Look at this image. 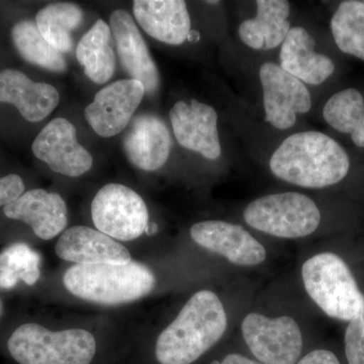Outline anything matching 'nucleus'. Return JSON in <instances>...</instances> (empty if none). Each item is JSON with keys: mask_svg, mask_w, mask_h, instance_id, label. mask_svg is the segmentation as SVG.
Returning <instances> with one entry per match:
<instances>
[{"mask_svg": "<svg viewBox=\"0 0 364 364\" xmlns=\"http://www.w3.org/2000/svg\"><path fill=\"white\" fill-rule=\"evenodd\" d=\"M273 176L306 188L338 183L350 167L346 151L331 136L309 131L289 136L273 152L269 161Z\"/></svg>", "mask_w": 364, "mask_h": 364, "instance_id": "f257e3e1", "label": "nucleus"}, {"mask_svg": "<svg viewBox=\"0 0 364 364\" xmlns=\"http://www.w3.org/2000/svg\"><path fill=\"white\" fill-rule=\"evenodd\" d=\"M227 315L217 294H193L156 342L160 364H191L210 350L227 329Z\"/></svg>", "mask_w": 364, "mask_h": 364, "instance_id": "f03ea898", "label": "nucleus"}, {"mask_svg": "<svg viewBox=\"0 0 364 364\" xmlns=\"http://www.w3.org/2000/svg\"><path fill=\"white\" fill-rule=\"evenodd\" d=\"M64 286L74 296L102 305L130 303L154 289L155 275L140 262L76 264L67 270Z\"/></svg>", "mask_w": 364, "mask_h": 364, "instance_id": "7ed1b4c3", "label": "nucleus"}, {"mask_svg": "<svg viewBox=\"0 0 364 364\" xmlns=\"http://www.w3.org/2000/svg\"><path fill=\"white\" fill-rule=\"evenodd\" d=\"M7 347L20 364H90L97 352L95 337L86 330L52 332L38 324L21 325Z\"/></svg>", "mask_w": 364, "mask_h": 364, "instance_id": "20e7f679", "label": "nucleus"}, {"mask_svg": "<svg viewBox=\"0 0 364 364\" xmlns=\"http://www.w3.org/2000/svg\"><path fill=\"white\" fill-rule=\"evenodd\" d=\"M306 293L326 315L351 321L364 306V296L346 263L334 253L313 256L301 268Z\"/></svg>", "mask_w": 364, "mask_h": 364, "instance_id": "39448f33", "label": "nucleus"}, {"mask_svg": "<svg viewBox=\"0 0 364 364\" xmlns=\"http://www.w3.org/2000/svg\"><path fill=\"white\" fill-rule=\"evenodd\" d=\"M243 215L254 229L287 239L308 236L321 222L317 205L308 196L291 191L257 198L248 205Z\"/></svg>", "mask_w": 364, "mask_h": 364, "instance_id": "423d86ee", "label": "nucleus"}, {"mask_svg": "<svg viewBox=\"0 0 364 364\" xmlns=\"http://www.w3.org/2000/svg\"><path fill=\"white\" fill-rule=\"evenodd\" d=\"M91 217L98 231L121 241L139 238L149 224L143 198L119 183L107 184L98 191L91 203Z\"/></svg>", "mask_w": 364, "mask_h": 364, "instance_id": "0eeeda50", "label": "nucleus"}, {"mask_svg": "<svg viewBox=\"0 0 364 364\" xmlns=\"http://www.w3.org/2000/svg\"><path fill=\"white\" fill-rule=\"evenodd\" d=\"M242 334L253 355L264 364H296L303 349L301 330L287 316L249 314L242 322Z\"/></svg>", "mask_w": 364, "mask_h": 364, "instance_id": "6e6552de", "label": "nucleus"}, {"mask_svg": "<svg viewBox=\"0 0 364 364\" xmlns=\"http://www.w3.org/2000/svg\"><path fill=\"white\" fill-rule=\"evenodd\" d=\"M263 90L265 121L279 130H287L296 123V114H306L312 107L306 86L277 64L267 62L259 69Z\"/></svg>", "mask_w": 364, "mask_h": 364, "instance_id": "1a4fd4ad", "label": "nucleus"}, {"mask_svg": "<svg viewBox=\"0 0 364 364\" xmlns=\"http://www.w3.org/2000/svg\"><path fill=\"white\" fill-rule=\"evenodd\" d=\"M33 155L56 173L78 177L90 171L92 156L78 142L75 127L57 117L43 128L33 142Z\"/></svg>", "mask_w": 364, "mask_h": 364, "instance_id": "9d476101", "label": "nucleus"}, {"mask_svg": "<svg viewBox=\"0 0 364 364\" xmlns=\"http://www.w3.org/2000/svg\"><path fill=\"white\" fill-rule=\"evenodd\" d=\"M145 87L135 79H122L105 86L86 107V122L98 136H117L130 123L144 95Z\"/></svg>", "mask_w": 364, "mask_h": 364, "instance_id": "9b49d317", "label": "nucleus"}, {"mask_svg": "<svg viewBox=\"0 0 364 364\" xmlns=\"http://www.w3.org/2000/svg\"><path fill=\"white\" fill-rule=\"evenodd\" d=\"M169 117L179 145L208 160L221 156L218 114L214 107L196 100L189 104L177 102L170 109Z\"/></svg>", "mask_w": 364, "mask_h": 364, "instance_id": "f8f14e48", "label": "nucleus"}, {"mask_svg": "<svg viewBox=\"0 0 364 364\" xmlns=\"http://www.w3.org/2000/svg\"><path fill=\"white\" fill-rule=\"evenodd\" d=\"M191 236L198 245L224 256L234 264L253 267L267 258L265 248L239 225L223 221L196 223L191 227Z\"/></svg>", "mask_w": 364, "mask_h": 364, "instance_id": "ddd939ff", "label": "nucleus"}, {"mask_svg": "<svg viewBox=\"0 0 364 364\" xmlns=\"http://www.w3.org/2000/svg\"><path fill=\"white\" fill-rule=\"evenodd\" d=\"M109 28L124 70L132 79L142 83L146 92H156L160 85L159 71L130 14L123 9L112 11Z\"/></svg>", "mask_w": 364, "mask_h": 364, "instance_id": "4468645a", "label": "nucleus"}, {"mask_svg": "<svg viewBox=\"0 0 364 364\" xmlns=\"http://www.w3.org/2000/svg\"><path fill=\"white\" fill-rule=\"evenodd\" d=\"M171 136L166 124L152 114H140L132 122L124 138V154L136 168L155 171L167 162Z\"/></svg>", "mask_w": 364, "mask_h": 364, "instance_id": "2eb2a0df", "label": "nucleus"}, {"mask_svg": "<svg viewBox=\"0 0 364 364\" xmlns=\"http://www.w3.org/2000/svg\"><path fill=\"white\" fill-rule=\"evenodd\" d=\"M7 218L26 223L43 240H51L67 226L65 200L56 193L33 189L4 208Z\"/></svg>", "mask_w": 364, "mask_h": 364, "instance_id": "dca6fc26", "label": "nucleus"}, {"mask_svg": "<svg viewBox=\"0 0 364 364\" xmlns=\"http://www.w3.org/2000/svg\"><path fill=\"white\" fill-rule=\"evenodd\" d=\"M57 255L76 264L131 262L128 249L111 237L90 227L75 226L66 230L56 244Z\"/></svg>", "mask_w": 364, "mask_h": 364, "instance_id": "f3484780", "label": "nucleus"}, {"mask_svg": "<svg viewBox=\"0 0 364 364\" xmlns=\"http://www.w3.org/2000/svg\"><path fill=\"white\" fill-rule=\"evenodd\" d=\"M59 102L54 86L35 82L16 69L0 71V102L14 105L26 121L39 123L56 109Z\"/></svg>", "mask_w": 364, "mask_h": 364, "instance_id": "a211bd4d", "label": "nucleus"}, {"mask_svg": "<svg viewBox=\"0 0 364 364\" xmlns=\"http://www.w3.org/2000/svg\"><path fill=\"white\" fill-rule=\"evenodd\" d=\"M134 16L150 37L165 44L178 46L188 40L191 21L182 0H136Z\"/></svg>", "mask_w": 364, "mask_h": 364, "instance_id": "6ab92c4d", "label": "nucleus"}, {"mask_svg": "<svg viewBox=\"0 0 364 364\" xmlns=\"http://www.w3.org/2000/svg\"><path fill=\"white\" fill-rule=\"evenodd\" d=\"M316 41L301 26L291 28L280 49L279 66L303 83L322 85L334 73L329 57L315 51Z\"/></svg>", "mask_w": 364, "mask_h": 364, "instance_id": "aec40b11", "label": "nucleus"}, {"mask_svg": "<svg viewBox=\"0 0 364 364\" xmlns=\"http://www.w3.org/2000/svg\"><path fill=\"white\" fill-rule=\"evenodd\" d=\"M257 14L239 26V37L249 48L260 51L282 45L291 31L287 21L291 6L287 0H258Z\"/></svg>", "mask_w": 364, "mask_h": 364, "instance_id": "412c9836", "label": "nucleus"}, {"mask_svg": "<svg viewBox=\"0 0 364 364\" xmlns=\"http://www.w3.org/2000/svg\"><path fill=\"white\" fill-rule=\"evenodd\" d=\"M111 28L102 20L95 21L83 36L76 57L85 75L97 85H105L114 75L116 57L111 46Z\"/></svg>", "mask_w": 364, "mask_h": 364, "instance_id": "4be33fe9", "label": "nucleus"}, {"mask_svg": "<svg viewBox=\"0 0 364 364\" xmlns=\"http://www.w3.org/2000/svg\"><path fill=\"white\" fill-rule=\"evenodd\" d=\"M82 21V9L70 2L48 4L36 14V25L41 35L62 54L71 52L72 33Z\"/></svg>", "mask_w": 364, "mask_h": 364, "instance_id": "5701e85b", "label": "nucleus"}, {"mask_svg": "<svg viewBox=\"0 0 364 364\" xmlns=\"http://www.w3.org/2000/svg\"><path fill=\"white\" fill-rule=\"evenodd\" d=\"M11 39L21 58L28 63L57 73L67 70L63 54L41 35L36 21H18L11 30Z\"/></svg>", "mask_w": 364, "mask_h": 364, "instance_id": "b1692460", "label": "nucleus"}, {"mask_svg": "<svg viewBox=\"0 0 364 364\" xmlns=\"http://www.w3.org/2000/svg\"><path fill=\"white\" fill-rule=\"evenodd\" d=\"M323 116L333 129L350 134L353 143L364 148V98L358 90L347 88L333 95Z\"/></svg>", "mask_w": 364, "mask_h": 364, "instance_id": "393cba45", "label": "nucleus"}, {"mask_svg": "<svg viewBox=\"0 0 364 364\" xmlns=\"http://www.w3.org/2000/svg\"><path fill=\"white\" fill-rule=\"evenodd\" d=\"M331 31L342 52L364 61V1L341 2L332 16Z\"/></svg>", "mask_w": 364, "mask_h": 364, "instance_id": "a878e982", "label": "nucleus"}, {"mask_svg": "<svg viewBox=\"0 0 364 364\" xmlns=\"http://www.w3.org/2000/svg\"><path fill=\"white\" fill-rule=\"evenodd\" d=\"M39 254L26 244L16 243L0 253V272L14 273L28 286L40 279Z\"/></svg>", "mask_w": 364, "mask_h": 364, "instance_id": "bb28decb", "label": "nucleus"}, {"mask_svg": "<svg viewBox=\"0 0 364 364\" xmlns=\"http://www.w3.org/2000/svg\"><path fill=\"white\" fill-rule=\"evenodd\" d=\"M345 353L348 364H364V306L349 321L345 332Z\"/></svg>", "mask_w": 364, "mask_h": 364, "instance_id": "cd10ccee", "label": "nucleus"}, {"mask_svg": "<svg viewBox=\"0 0 364 364\" xmlns=\"http://www.w3.org/2000/svg\"><path fill=\"white\" fill-rule=\"evenodd\" d=\"M25 191L21 176L9 174L0 178V207H6L20 198Z\"/></svg>", "mask_w": 364, "mask_h": 364, "instance_id": "c85d7f7f", "label": "nucleus"}, {"mask_svg": "<svg viewBox=\"0 0 364 364\" xmlns=\"http://www.w3.org/2000/svg\"><path fill=\"white\" fill-rule=\"evenodd\" d=\"M298 364H340L338 358L331 351L314 350L306 354Z\"/></svg>", "mask_w": 364, "mask_h": 364, "instance_id": "c756f323", "label": "nucleus"}, {"mask_svg": "<svg viewBox=\"0 0 364 364\" xmlns=\"http://www.w3.org/2000/svg\"><path fill=\"white\" fill-rule=\"evenodd\" d=\"M210 364H260L242 356L240 354H229L222 361L215 360Z\"/></svg>", "mask_w": 364, "mask_h": 364, "instance_id": "7c9ffc66", "label": "nucleus"}, {"mask_svg": "<svg viewBox=\"0 0 364 364\" xmlns=\"http://www.w3.org/2000/svg\"><path fill=\"white\" fill-rule=\"evenodd\" d=\"M18 275L14 273L0 272V289H13L18 284Z\"/></svg>", "mask_w": 364, "mask_h": 364, "instance_id": "2f4dec72", "label": "nucleus"}, {"mask_svg": "<svg viewBox=\"0 0 364 364\" xmlns=\"http://www.w3.org/2000/svg\"><path fill=\"white\" fill-rule=\"evenodd\" d=\"M200 39V33L196 32V31H191L188 33V40L191 43H196L198 42Z\"/></svg>", "mask_w": 364, "mask_h": 364, "instance_id": "473e14b6", "label": "nucleus"}, {"mask_svg": "<svg viewBox=\"0 0 364 364\" xmlns=\"http://www.w3.org/2000/svg\"><path fill=\"white\" fill-rule=\"evenodd\" d=\"M157 231V225L155 224V223H153V224H148V226L145 230V233L147 234L148 236H151V235L156 233Z\"/></svg>", "mask_w": 364, "mask_h": 364, "instance_id": "72a5a7b5", "label": "nucleus"}, {"mask_svg": "<svg viewBox=\"0 0 364 364\" xmlns=\"http://www.w3.org/2000/svg\"><path fill=\"white\" fill-rule=\"evenodd\" d=\"M207 4H220L219 1H207Z\"/></svg>", "mask_w": 364, "mask_h": 364, "instance_id": "f704fd0d", "label": "nucleus"}]
</instances>
